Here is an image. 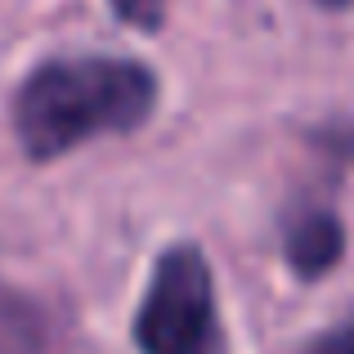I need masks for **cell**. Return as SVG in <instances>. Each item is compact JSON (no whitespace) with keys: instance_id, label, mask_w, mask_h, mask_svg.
Returning <instances> with one entry per match:
<instances>
[{"instance_id":"obj_5","label":"cell","mask_w":354,"mask_h":354,"mask_svg":"<svg viewBox=\"0 0 354 354\" xmlns=\"http://www.w3.org/2000/svg\"><path fill=\"white\" fill-rule=\"evenodd\" d=\"M113 14L126 27H139V32H157L166 23V0H108Z\"/></svg>"},{"instance_id":"obj_2","label":"cell","mask_w":354,"mask_h":354,"mask_svg":"<svg viewBox=\"0 0 354 354\" xmlns=\"http://www.w3.org/2000/svg\"><path fill=\"white\" fill-rule=\"evenodd\" d=\"M135 346L144 354H216V283L193 242L166 247L153 265L135 314Z\"/></svg>"},{"instance_id":"obj_4","label":"cell","mask_w":354,"mask_h":354,"mask_svg":"<svg viewBox=\"0 0 354 354\" xmlns=\"http://www.w3.org/2000/svg\"><path fill=\"white\" fill-rule=\"evenodd\" d=\"M41 314L0 287V354H41Z\"/></svg>"},{"instance_id":"obj_1","label":"cell","mask_w":354,"mask_h":354,"mask_svg":"<svg viewBox=\"0 0 354 354\" xmlns=\"http://www.w3.org/2000/svg\"><path fill=\"white\" fill-rule=\"evenodd\" d=\"M157 108V77L135 59H50L14 95V130L32 162L81 148L95 135H130Z\"/></svg>"},{"instance_id":"obj_7","label":"cell","mask_w":354,"mask_h":354,"mask_svg":"<svg viewBox=\"0 0 354 354\" xmlns=\"http://www.w3.org/2000/svg\"><path fill=\"white\" fill-rule=\"evenodd\" d=\"M296 354H354V319L332 328V332H323V337H314L310 346H301Z\"/></svg>"},{"instance_id":"obj_3","label":"cell","mask_w":354,"mask_h":354,"mask_svg":"<svg viewBox=\"0 0 354 354\" xmlns=\"http://www.w3.org/2000/svg\"><path fill=\"white\" fill-rule=\"evenodd\" d=\"M346 251V229L332 211L305 207L292 211L283 225V256L296 269V278H323Z\"/></svg>"},{"instance_id":"obj_6","label":"cell","mask_w":354,"mask_h":354,"mask_svg":"<svg viewBox=\"0 0 354 354\" xmlns=\"http://www.w3.org/2000/svg\"><path fill=\"white\" fill-rule=\"evenodd\" d=\"M314 139H319L323 153H332V157H341V162H350V166H354V121H341V126H323V130H314Z\"/></svg>"},{"instance_id":"obj_8","label":"cell","mask_w":354,"mask_h":354,"mask_svg":"<svg viewBox=\"0 0 354 354\" xmlns=\"http://www.w3.org/2000/svg\"><path fill=\"white\" fill-rule=\"evenodd\" d=\"M319 5H323V9H346L350 0H319Z\"/></svg>"}]
</instances>
